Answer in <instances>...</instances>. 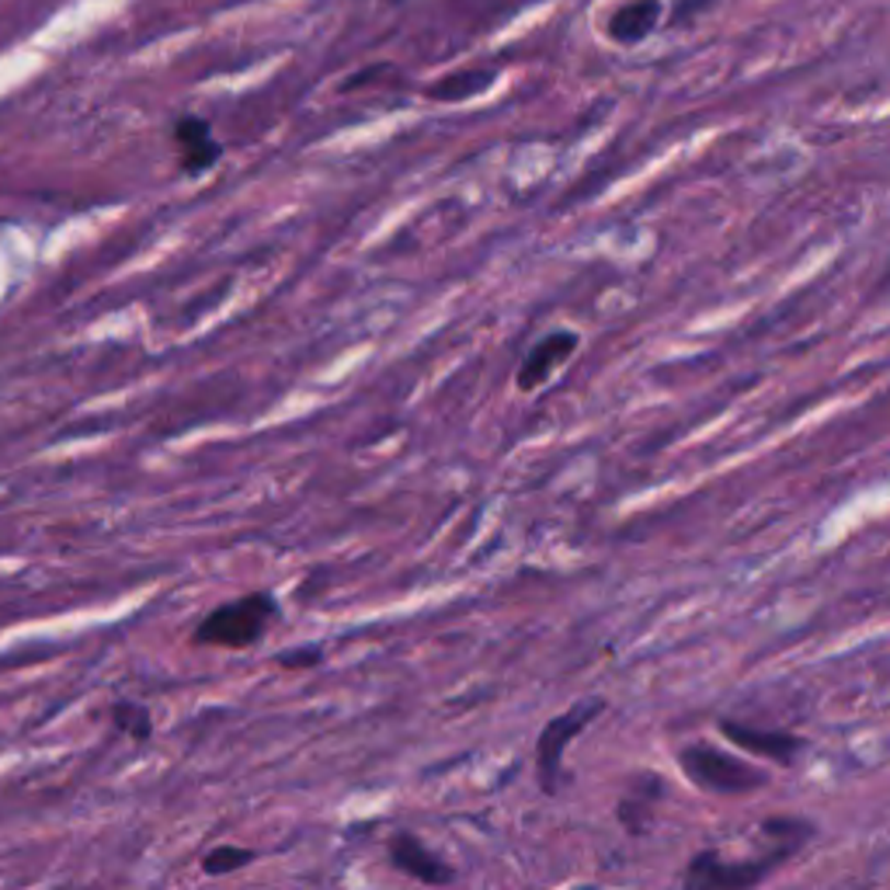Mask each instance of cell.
<instances>
[{
    "label": "cell",
    "mask_w": 890,
    "mask_h": 890,
    "mask_svg": "<svg viewBox=\"0 0 890 890\" xmlns=\"http://www.w3.org/2000/svg\"><path fill=\"white\" fill-rule=\"evenodd\" d=\"M762 832L776 842L768 853L755 859H727L714 853V848H706V853H696L689 866H685L682 887L685 890H752L773 874V869H779L790 859L803 842H811L814 824L800 818H768L762 824Z\"/></svg>",
    "instance_id": "cell-1"
},
{
    "label": "cell",
    "mask_w": 890,
    "mask_h": 890,
    "mask_svg": "<svg viewBox=\"0 0 890 890\" xmlns=\"http://www.w3.org/2000/svg\"><path fill=\"white\" fill-rule=\"evenodd\" d=\"M278 619V602L272 592H251L233 602H222L195 626L192 643L198 647H227L244 651L265 637Z\"/></svg>",
    "instance_id": "cell-2"
},
{
    "label": "cell",
    "mask_w": 890,
    "mask_h": 890,
    "mask_svg": "<svg viewBox=\"0 0 890 890\" xmlns=\"http://www.w3.org/2000/svg\"><path fill=\"white\" fill-rule=\"evenodd\" d=\"M678 765L693 786H699V790H706V794H717V797H741V794H752V790H762L765 786L762 768L738 758L734 752H720V748L706 744V741L685 744L678 752Z\"/></svg>",
    "instance_id": "cell-3"
},
{
    "label": "cell",
    "mask_w": 890,
    "mask_h": 890,
    "mask_svg": "<svg viewBox=\"0 0 890 890\" xmlns=\"http://www.w3.org/2000/svg\"><path fill=\"white\" fill-rule=\"evenodd\" d=\"M605 710L602 699L578 703L571 710H563L543 727V734L536 741V779L543 794H557L563 783V748H568L584 727H589L598 714Z\"/></svg>",
    "instance_id": "cell-4"
},
{
    "label": "cell",
    "mask_w": 890,
    "mask_h": 890,
    "mask_svg": "<svg viewBox=\"0 0 890 890\" xmlns=\"http://www.w3.org/2000/svg\"><path fill=\"white\" fill-rule=\"evenodd\" d=\"M717 727H720L723 741H731L738 752L758 755V758L779 762V765H794L797 755L803 752V741L797 734H790V731H765V727L744 723V720H734V717H723Z\"/></svg>",
    "instance_id": "cell-5"
},
{
    "label": "cell",
    "mask_w": 890,
    "mask_h": 890,
    "mask_svg": "<svg viewBox=\"0 0 890 890\" xmlns=\"http://www.w3.org/2000/svg\"><path fill=\"white\" fill-rule=\"evenodd\" d=\"M387 853L400 874H408L429 887H445L456 880V869L445 863L435 848L424 845L414 832H397L387 845Z\"/></svg>",
    "instance_id": "cell-6"
},
{
    "label": "cell",
    "mask_w": 890,
    "mask_h": 890,
    "mask_svg": "<svg viewBox=\"0 0 890 890\" xmlns=\"http://www.w3.org/2000/svg\"><path fill=\"white\" fill-rule=\"evenodd\" d=\"M578 345H581V338L574 331H550L546 338H539L518 366V390H525V393L539 390L543 383L563 366V362H571Z\"/></svg>",
    "instance_id": "cell-7"
},
{
    "label": "cell",
    "mask_w": 890,
    "mask_h": 890,
    "mask_svg": "<svg viewBox=\"0 0 890 890\" xmlns=\"http://www.w3.org/2000/svg\"><path fill=\"white\" fill-rule=\"evenodd\" d=\"M171 133H174V144H178L181 171H185L189 178H198V174H206L209 168L219 164L222 147L216 144L213 126L206 123V118H198V115H181Z\"/></svg>",
    "instance_id": "cell-8"
},
{
    "label": "cell",
    "mask_w": 890,
    "mask_h": 890,
    "mask_svg": "<svg viewBox=\"0 0 890 890\" xmlns=\"http://www.w3.org/2000/svg\"><path fill=\"white\" fill-rule=\"evenodd\" d=\"M661 14H664L661 0H623V4L613 8L605 32L619 46H637L661 25Z\"/></svg>",
    "instance_id": "cell-9"
},
{
    "label": "cell",
    "mask_w": 890,
    "mask_h": 890,
    "mask_svg": "<svg viewBox=\"0 0 890 890\" xmlns=\"http://www.w3.org/2000/svg\"><path fill=\"white\" fill-rule=\"evenodd\" d=\"M494 84V70H459L435 80V84L424 91L432 101H467L480 91H488Z\"/></svg>",
    "instance_id": "cell-10"
},
{
    "label": "cell",
    "mask_w": 890,
    "mask_h": 890,
    "mask_svg": "<svg viewBox=\"0 0 890 890\" xmlns=\"http://www.w3.org/2000/svg\"><path fill=\"white\" fill-rule=\"evenodd\" d=\"M112 723L118 727L123 734H129L133 741H150L153 738V717L144 703H133V699H118L112 706Z\"/></svg>",
    "instance_id": "cell-11"
},
{
    "label": "cell",
    "mask_w": 890,
    "mask_h": 890,
    "mask_svg": "<svg viewBox=\"0 0 890 890\" xmlns=\"http://www.w3.org/2000/svg\"><path fill=\"white\" fill-rule=\"evenodd\" d=\"M258 859L254 848H244V845H216L209 848L206 856H202V869H206L209 877H230L237 869H244Z\"/></svg>",
    "instance_id": "cell-12"
},
{
    "label": "cell",
    "mask_w": 890,
    "mask_h": 890,
    "mask_svg": "<svg viewBox=\"0 0 890 890\" xmlns=\"http://www.w3.org/2000/svg\"><path fill=\"white\" fill-rule=\"evenodd\" d=\"M323 661V651L320 647H299V651H282L275 654V664L282 668H317Z\"/></svg>",
    "instance_id": "cell-13"
},
{
    "label": "cell",
    "mask_w": 890,
    "mask_h": 890,
    "mask_svg": "<svg viewBox=\"0 0 890 890\" xmlns=\"http://www.w3.org/2000/svg\"><path fill=\"white\" fill-rule=\"evenodd\" d=\"M696 4H703V0H696Z\"/></svg>",
    "instance_id": "cell-14"
}]
</instances>
